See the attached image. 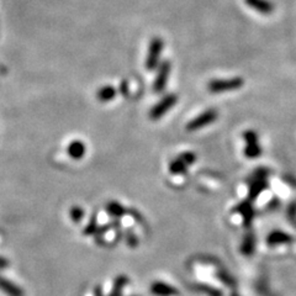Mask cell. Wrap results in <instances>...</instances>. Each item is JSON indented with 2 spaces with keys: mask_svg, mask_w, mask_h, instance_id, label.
I'll list each match as a JSON object with an SVG mask.
<instances>
[{
  "mask_svg": "<svg viewBox=\"0 0 296 296\" xmlns=\"http://www.w3.org/2000/svg\"><path fill=\"white\" fill-rule=\"evenodd\" d=\"M268 175L269 171L264 167H261L253 173L250 179L248 180V183H249V193H248L249 200H255L268 187V182H266Z\"/></svg>",
  "mask_w": 296,
  "mask_h": 296,
  "instance_id": "1",
  "label": "cell"
},
{
  "mask_svg": "<svg viewBox=\"0 0 296 296\" xmlns=\"http://www.w3.org/2000/svg\"><path fill=\"white\" fill-rule=\"evenodd\" d=\"M245 80L241 77H236V78L230 79H214L211 82H209L207 87L211 93L215 94H221V93L234 92V90L239 89L243 87Z\"/></svg>",
  "mask_w": 296,
  "mask_h": 296,
  "instance_id": "2",
  "label": "cell"
},
{
  "mask_svg": "<svg viewBox=\"0 0 296 296\" xmlns=\"http://www.w3.org/2000/svg\"><path fill=\"white\" fill-rule=\"evenodd\" d=\"M164 42L160 37H155L151 41L150 47H148V53L146 58V68L147 71H155L159 64L160 56L163 52Z\"/></svg>",
  "mask_w": 296,
  "mask_h": 296,
  "instance_id": "3",
  "label": "cell"
},
{
  "mask_svg": "<svg viewBox=\"0 0 296 296\" xmlns=\"http://www.w3.org/2000/svg\"><path fill=\"white\" fill-rule=\"evenodd\" d=\"M218 116V112L214 109H209L206 111L201 112L200 115H198L196 117H194L191 121H189L187 125V130L190 131V132H194V131L201 130L205 126L211 125L212 123L216 121Z\"/></svg>",
  "mask_w": 296,
  "mask_h": 296,
  "instance_id": "4",
  "label": "cell"
},
{
  "mask_svg": "<svg viewBox=\"0 0 296 296\" xmlns=\"http://www.w3.org/2000/svg\"><path fill=\"white\" fill-rule=\"evenodd\" d=\"M243 140L246 142L245 156L249 159L258 158L262 155L261 144L258 141V135L252 130H248L243 133Z\"/></svg>",
  "mask_w": 296,
  "mask_h": 296,
  "instance_id": "5",
  "label": "cell"
},
{
  "mask_svg": "<svg viewBox=\"0 0 296 296\" xmlns=\"http://www.w3.org/2000/svg\"><path fill=\"white\" fill-rule=\"evenodd\" d=\"M177 101L178 98L175 94H168V95L164 96L162 100L158 101V103L153 106L152 109H151L150 117L152 120H155V121L156 120H159L160 117L163 116L164 114H167V112H168L175 104H177Z\"/></svg>",
  "mask_w": 296,
  "mask_h": 296,
  "instance_id": "6",
  "label": "cell"
},
{
  "mask_svg": "<svg viewBox=\"0 0 296 296\" xmlns=\"http://www.w3.org/2000/svg\"><path fill=\"white\" fill-rule=\"evenodd\" d=\"M196 160V156L193 152H184L173 159L169 164V171L171 174H183L187 171V167Z\"/></svg>",
  "mask_w": 296,
  "mask_h": 296,
  "instance_id": "7",
  "label": "cell"
},
{
  "mask_svg": "<svg viewBox=\"0 0 296 296\" xmlns=\"http://www.w3.org/2000/svg\"><path fill=\"white\" fill-rule=\"evenodd\" d=\"M169 74H171V63L168 61H164L158 67L157 76H156L155 83H153V89L156 93H162L166 88L168 82Z\"/></svg>",
  "mask_w": 296,
  "mask_h": 296,
  "instance_id": "8",
  "label": "cell"
},
{
  "mask_svg": "<svg viewBox=\"0 0 296 296\" xmlns=\"http://www.w3.org/2000/svg\"><path fill=\"white\" fill-rule=\"evenodd\" d=\"M246 4L264 15L272 14L273 10H274V6L269 0H246Z\"/></svg>",
  "mask_w": 296,
  "mask_h": 296,
  "instance_id": "9",
  "label": "cell"
},
{
  "mask_svg": "<svg viewBox=\"0 0 296 296\" xmlns=\"http://www.w3.org/2000/svg\"><path fill=\"white\" fill-rule=\"evenodd\" d=\"M236 211H238L239 214L243 216V222L246 226H249L252 222L253 218H254V210H253L252 204H250V200L242 201L241 204L236 207Z\"/></svg>",
  "mask_w": 296,
  "mask_h": 296,
  "instance_id": "10",
  "label": "cell"
},
{
  "mask_svg": "<svg viewBox=\"0 0 296 296\" xmlns=\"http://www.w3.org/2000/svg\"><path fill=\"white\" fill-rule=\"evenodd\" d=\"M67 152L73 159H80L85 155V144L82 141H73L69 143Z\"/></svg>",
  "mask_w": 296,
  "mask_h": 296,
  "instance_id": "11",
  "label": "cell"
},
{
  "mask_svg": "<svg viewBox=\"0 0 296 296\" xmlns=\"http://www.w3.org/2000/svg\"><path fill=\"white\" fill-rule=\"evenodd\" d=\"M116 96V89L112 85H105L96 92V99L101 103L111 101Z\"/></svg>",
  "mask_w": 296,
  "mask_h": 296,
  "instance_id": "12",
  "label": "cell"
},
{
  "mask_svg": "<svg viewBox=\"0 0 296 296\" xmlns=\"http://www.w3.org/2000/svg\"><path fill=\"white\" fill-rule=\"evenodd\" d=\"M290 241H291L290 234H285V232H282V231L272 232V234L268 236V238H266L268 245H270V246L281 245V243H288V242H290Z\"/></svg>",
  "mask_w": 296,
  "mask_h": 296,
  "instance_id": "13",
  "label": "cell"
},
{
  "mask_svg": "<svg viewBox=\"0 0 296 296\" xmlns=\"http://www.w3.org/2000/svg\"><path fill=\"white\" fill-rule=\"evenodd\" d=\"M106 211L109 212L112 218H119L125 215L126 210H125V207H124L121 204H119L117 201H110L109 204L106 205Z\"/></svg>",
  "mask_w": 296,
  "mask_h": 296,
  "instance_id": "14",
  "label": "cell"
},
{
  "mask_svg": "<svg viewBox=\"0 0 296 296\" xmlns=\"http://www.w3.org/2000/svg\"><path fill=\"white\" fill-rule=\"evenodd\" d=\"M254 234H253L252 232H248L245 236L243 242H242V252L245 253V254H250V253L253 252V249H254Z\"/></svg>",
  "mask_w": 296,
  "mask_h": 296,
  "instance_id": "15",
  "label": "cell"
},
{
  "mask_svg": "<svg viewBox=\"0 0 296 296\" xmlns=\"http://www.w3.org/2000/svg\"><path fill=\"white\" fill-rule=\"evenodd\" d=\"M69 214H71V218L73 220V222H80V221L83 220V218H84V210L82 209L80 206H73L71 209V211H69Z\"/></svg>",
  "mask_w": 296,
  "mask_h": 296,
  "instance_id": "16",
  "label": "cell"
},
{
  "mask_svg": "<svg viewBox=\"0 0 296 296\" xmlns=\"http://www.w3.org/2000/svg\"><path fill=\"white\" fill-rule=\"evenodd\" d=\"M98 228H99V226H98V222H96V216L95 215H93L92 218H90V221H89V223H88L87 227H85L84 234H94V232H96Z\"/></svg>",
  "mask_w": 296,
  "mask_h": 296,
  "instance_id": "17",
  "label": "cell"
},
{
  "mask_svg": "<svg viewBox=\"0 0 296 296\" xmlns=\"http://www.w3.org/2000/svg\"><path fill=\"white\" fill-rule=\"evenodd\" d=\"M153 291L157 294H173L175 293L174 289H171V286H167L164 284H155L153 286Z\"/></svg>",
  "mask_w": 296,
  "mask_h": 296,
  "instance_id": "18",
  "label": "cell"
}]
</instances>
